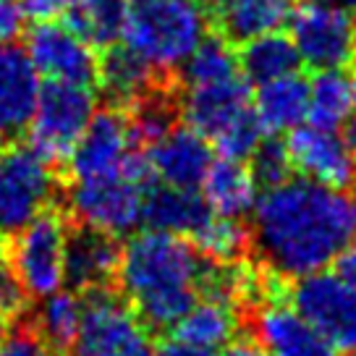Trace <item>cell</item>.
Here are the masks:
<instances>
[{
    "mask_svg": "<svg viewBox=\"0 0 356 356\" xmlns=\"http://www.w3.org/2000/svg\"><path fill=\"white\" fill-rule=\"evenodd\" d=\"M24 19L22 0H0V44H11L22 37Z\"/></svg>",
    "mask_w": 356,
    "mask_h": 356,
    "instance_id": "obj_35",
    "label": "cell"
},
{
    "mask_svg": "<svg viewBox=\"0 0 356 356\" xmlns=\"http://www.w3.org/2000/svg\"><path fill=\"white\" fill-rule=\"evenodd\" d=\"M147 186H139L126 176L84 178L74 181L68 191V215L92 231L108 236H126L142 222Z\"/></svg>",
    "mask_w": 356,
    "mask_h": 356,
    "instance_id": "obj_9",
    "label": "cell"
},
{
    "mask_svg": "<svg viewBox=\"0 0 356 356\" xmlns=\"http://www.w3.org/2000/svg\"><path fill=\"white\" fill-rule=\"evenodd\" d=\"M131 0H74L66 11V22L92 47H111L121 40L126 13Z\"/></svg>",
    "mask_w": 356,
    "mask_h": 356,
    "instance_id": "obj_28",
    "label": "cell"
},
{
    "mask_svg": "<svg viewBox=\"0 0 356 356\" xmlns=\"http://www.w3.org/2000/svg\"><path fill=\"white\" fill-rule=\"evenodd\" d=\"M346 356H356V351H346Z\"/></svg>",
    "mask_w": 356,
    "mask_h": 356,
    "instance_id": "obj_45",
    "label": "cell"
},
{
    "mask_svg": "<svg viewBox=\"0 0 356 356\" xmlns=\"http://www.w3.org/2000/svg\"><path fill=\"white\" fill-rule=\"evenodd\" d=\"M252 173H254L257 184L259 186H275L280 181L291 178V155L289 147H286V139H278L275 134H265L262 142L257 145V149L252 152Z\"/></svg>",
    "mask_w": 356,
    "mask_h": 356,
    "instance_id": "obj_32",
    "label": "cell"
},
{
    "mask_svg": "<svg viewBox=\"0 0 356 356\" xmlns=\"http://www.w3.org/2000/svg\"><path fill=\"white\" fill-rule=\"evenodd\" d=\"M163 81V74L136 56L129 44H111L105 47L102 60H97V84L111 97L113 105H131Z\"/></svg>",
    "mask_w": 356,
    "mask_h": 356,
    "instance_id": "obj_22",
    "label": "cell"
},
{
    "mask_svg": "<svg viewBox=\"0 0 356 356\" xmlns=\"http://www.w3.org/2000/svg\"><path fill=\"white\" fill-rule=\"evenodd\" d=\"M200 194L215 215L244 218L254 210L259 200V184L252 168L246 165V160L220 157L212 160L207 168L200 184Z\"/></svg>",
    "mask_w": 356,
    "mask_h": 356,
    "instance_id": "obj_20",
    "label": "cell"
},
{
    "mask_svg": "<svg viewBox=\"0 0 356 356\" xmlns=\"http://www.w3.org/2000/svg\"><path fill=\"white\" fill-rule=\"evenodd\" d=\"M236 327L238 312L234 304L204 296V301H194L189 312L173 325V338L207 351H218L231 338H236Z\"/></svg>",
    "mask_w": 356,
    "mask_h": 356,
    "instance_id": "obj_25",
    "label": "cell"
},
{
    "mask_svg": "<svg viewBox=\"0 0 356 356\" xmlns=\"http://www.w3.org/2000/svg\"><path fill=\"white\" fill-rule=\"evenodd\" d=\"M178 68L186 87H202L238 76V60L231 50V42H225L218 34L204 37Z\"/></svg>",
    "mask_w": 356,
    "mask_h": 356,
    "instance_id": "obj_30",
    "label": "cell"
},
{
    "mask_svg": "<svg viewBox=\"0 0 356 356\" xmlns=\"http://www.w3.org/2000/svg\"><path fill=\"white\" fill-rule=\"evenodd\" d=\"M26 56L37 74L71 84H97V58L92 44L68 24L34 22L26 34Z\"/></svg>",
    "mask_w": 356,
    "mask_h": 356,
    "instance_id": "obj_11",
    "label": "cell"
},
{
    "mask_svg": "<svg viewBox=\"0 0 356 356\" xmlns=\"http://www.w3.org/2000/svg\"><path fill=\"white\" fill-rule=\"evenodd\" d=\"M265 129L257 118L254 108L246 111L241 118H236L228 129H222L215 139H212V147L218 149L220 157H231V160H249L252 152L257 149V145L262 142L265 136Z\"/></svg>",
    "mask_w": 356,
    "mask_h": 356,
    "instance_id": "obj_31",
    "label": "cell"
},
{
    "mask_svg": "<svg viewBox=\"0 0 356 356\" xmlns=\"http://www.w3.org/2000/svg\"><path fill=\"white\" fill-rule=\"evenodd\" d=\"M0 155H3V136H0Z\"/></svg>",
    "mask_w": 356,
    "mask_h": 356,
    "instance_id": "obj_44",
    "label": "cell"
},
{
    "mask_svg": "<svg viewBox=\"0 0 356 356\" xmlns=\"http://www.w3.org/2000/svg\"><path fill=\"white\" fill-rule=\"evenodd\" d=\"M121 244L115 236L76 228L66 244V283L74 291L108 289L118 275Z\"/></svg>",
    "mask_w": 356,
    "mask_h": 356,
    "instance_id": "obj_19",
    "label": "cell"
},
{
    "mask_svg": "<svg viewBox=\"0 0 356 356\" xmlns=\"http://www.w3.org/2000/svg\"><path fill=\"white\" fill-rule=\"evenodd\" d=\"M252 323L267 356H335L338 351L293 304L265 301L254 309Z\"/></svg>",
    "mask_w": 356,
    "mask_h": 356,
    "instance_id": "obj_14",
    "label": "cell"
},
{
    "mask_svg": "<svg viewBox=\"0 0 356 356\" xmlns=\"http://www.w3.org/2000/svg\"><path fill=\"white\" fill-rule=\"evenodd\" d=\"M0 356H56V351L40 338L29 320H24L0 341Z\"/></svg>",
    "mask_w": 356,
    "mask_h": 356,
    "instance_id": "obj_33",
    "label": "cell"
},
{
    "mask_svg": "<svg viewBox=\"0 0 356 356\" xmlns=\"http://www.w3.org/2000/svg\"><path fill=\"white\" fill-rule=\"evenodd\" d=\"M58 178L53 165L29 145H16L0 155V234L13 236L40 212L53 207Z\"/></svg>",
    "mask_w": 356,
    "mask_h": 356,
    "instance_id": "obj_7",
    "label": "cell"
},
{
    "mask_svg": "<svg viewBox=\"0 0 356 356\" xmlns=\"http://www.w3.org/2000/svg\"><path fill=\"white\" fill-rule=\"evenodd\" d=\"M202 273L204 262L191 241L147 228L121 246L115 280L149 330H173L197 301Z\"/></svg>",
    "mask_w": 356,
    "mask_h": 356,
    "instance_id": "obj_2",
    "label": "cell"
},
{
    "mask_svg": "<svg viewBox=\"0 0 356 356\" xmlns=\"http://www.w3.org/2000/svg\"><path fill=\"white\" fill-rule=\"evenodd\" d=\"M40 301L42 304L37 307L34 317H29V325L56 354H68L79 335L84 299L79 296V291L60 289Z\"/></svg>",
    "mask_w": 356,
    "mask_h": 356,
    "instance_id": "obj_27",
    "label": "cell"
},
{
    "mask_svg": "<svg viewBox=\"0 0 356 356\" xmlns=\"http://www.w3.org/2000/svg\"><path fill=\"white\" fill-rule=\"evenodd\" d=\"M92 115H95L92 87L47 79V84H42L37 95L26 145L50 165L68 163Z\"/></svg>",
    "mask_w": 356,
    "mask_h": 356,
    "instance_id": "obj_4",
    "label": "cell"
},
{
    "mask_svg": "<svg viewBox=\"0 0 356 356\" xmlns=\"http://www.w3.org/2000/svg\"><path fill=\"white\" fill-rule=\"evenodd\" d=\"M71 3L74 0H22V8L32 22H56L66 16Z\"/></svg>",
    "mask_w": 356,
    "mask_h": 356,
    "instance_id": "obj_36",
    "label": "cell"
},
{
    "mask_svg": "<svg viewBox=\"0 0 356 356\" xmlns=\"http://www.w3.org/2000/svg\"><path fill=\"white\" fill-rule=\"evenodd\" d=\"M356 113V81L346 68H325L309 81L307 121L317 129L338 131Z\"/></svg>",
    "mask_w": 356,
    "mask_h": 356,
    "instance_id": "obj_24",
    "label": "cell"
},
{
    "mask_svg": "<svg viewBox=\"0 0 356 356\" xmlns=\"http://www.w3.org/2000/svg\"><path fill=\"white\" fill-rule=\"evenodd\" d=\"M291 304L341 351H356V286L335 270H320L296 280Z\"/></svg>",
    "mask_w": 356,
    "mask_h": 356,
    "instance_id": "obj_10",
    "label": "cell"
},
{
    "mask_svg": "<svg viewBox=\"0 0 356 356\" xmlns=\"http://www.w3.org/2000/svg\"><path fill=\"white\" fill-rule=\"evenodd\" d=\"M74 356H155L152 330L147 327L126 296L111 289L87 291Z\"/></svg>",
    "mask_w": 356,
    "mask_h": 356,
    "instance_id": "obj_5",
    "label": "cell"
},
{
    "mask_svg": "<svg viewBox=\"0 0 356 356\" xmlns=\"http://www.w3.org/2000/svg\"><path fill=\"white\" fill-rule=\"evenodd\" d=\"M333 265H335V273H338L341 278L348 280L351 286H356V244L346 246Z\"/></svg>",
    "mask_w": 356,
    "mask_h": 356,
    "instance_id": "obj_39",
    "label": "cell"
},
{
    "mask_svg": "<svg viewBox=\"0 0 356 356\" xmlns=\"http://www.w3.org/2000/svg\"><path fill=\"white\" fill-rule=\"evenodd\" d=\"M134 147L136 145L129 129V115L118 105H113L92 115L68 157V173L74 181L115 176L123 170V163Z\"/></svg>",
    "mask_w": 356,
    "mask_h": 356,
    "instance_id": "obj_12",
    "label": "cell"
},
{
    "mask_svg": "<svg viewBox=\"0 0 356 356\" xmlns=\"http://www.w3.org/2000/svg\"><path fill=\"white\" fill-rule=\"evenodd\" d=\"M6 259H8V244H6V236L0 234V267L6 265Z\"/></svg>",
    "mask_w": 356,
    "mask_h": 356,
    "instance_id": "obj_42",
    "label": "cell"
},
{
    "mask_svg": "<svg viewBox=\"0 0 356 356\" xmlns=\"http://www.w3.org/2000/svg\"><path fill=\"white\" fill-rule=\"evenodd\" d=\"M29 304V293L22 286V280L11 273V267H0V312L13 320V317H22Z\"/></svg>",
    "mask_w": 356,
    "mask_h": 356,
    "instance_id": "obj_34",
    "label": "cell"
},
{
    "mask_svg": "<svg viewBox=\"0 0 356 356\" xmlns=\"http://www.w3.org/2000/svg\"><path fill=\"white\" fill-rule=\"evenodd\" d=\"M202 8L218 37L241 44L289 24L293 0H202Z\"/></svg>",
    "mask_w": 356,
    "mask_h": 356,
    "instance_id": "obj_16",
    "label": "cell"
},
{
    "mask_svg": "<svg viewBox=\"0 0 356 356\" xmlns=\"http://www.w3.org/2000/svg\"><path fill=\"white\" fill-rule=\"evenodd\" d=\"M155 178L170 186L197 189L212 163L210 142L191 126H173L170 131L147 149Z\"/></svg>",
    "mask_w": 356,
    "mask_h": 356,
    "instance_id": "obj_17",
    "label": "cell"
},
{
    "mask_svg": "<svg viewBox=\"0 0 356 356\" xmlns=\"http://www.w3.org/2000/svg\"><path fill=\"white\" fill-rule=\"evenodd\" d=\"M204 29L202 0H131L121 37L123 44L165 76L194 53Z\"/></svg>",
    "mask_w": 356,
    "mask_h": 356,
    "instance_id": "obj_3",
    "label": "cell"
},
{
    "mask_svg": "<svg viewBox=\"0 0 356 356\" xmlns=\"http://www.w3.org/2000/svg\"><path fill=\"white\" fill-rule=\"evenodd\" d=\"M6 333H8V317L0 312V341L6 338Z\"/></svg>",
    "mask_w": 356,
    "mask_h": 356,
    "instance_id": "obj_43",
    "label": "cell"
},
{
    "mask_svg": "<svg viewBox=\"0 0 356 356\" xmlns=\"http://www.w3.org/2000/svg\"><path fill=\"white\" fill-rule=\"evenodd\" d=\"M246 111H252V89L241 74L215 84L189 87L181 100V115L186 126L200 131L207 142H212Z\"/></svg>",
    "mask_w": 356,
    "mask_h": 356,
    "instance_id": "obj_15",
    "label": "cell"
},
{
    "mask_svg": "<svg viewBox=\"0 0 356 356\" xmlns=\"http://www.w3.org/2000/svg\"><path fill=\"white\" fill-rule=\"evenodd\" d=\"M343 142L348 145V149H351V155L356 157V113L348 118V121L343 123Z\"/></svg>",
    "mask_w": 356,
    "mask_h": 356,
    "instance_id": "obj_40",
    "label": "cell"
},
{
    "mask_svg": "<svg viewBox=\"0 0 356 356\" xmlns=\"http://www.w3.org/2000/svg\"><path fill=\"white\" fill-rule=\"evenodd\" d=\"M309 79L291 71L286 76L262 81L254 95V113L267 134H283L307 121Z\"/></svg>",
    "mask_w": 356,
    "mask_h": 356,
    "instance_id": "obj_23",
    "label": "cell"
},
{
    "mask_svg": "<svg viewBox=\"0 0 356 356\" xmlns=\"http://www.w3.org/2000/svg\"><path fill=\"white\" fill-rule=\"evenodd\" d=\"M325 3H333V6H338V8L348 11L356 19V0H325Z\"/></svg>",
    "mask_w": 356,
    "mask_h": 356,
    "instance_id": "obj_41",
    "label": "cell"
},
{
    "mask_svg": "<svg viewBox=\"0 0 356 356\" xmlns=\"http://www.w3.org/2000/svg\"><path fill=\"white\" fill-rule=\"evenodd\" d=\"M291 165L304 178L323 186L351 191L356 186V157L338 131L317 126H296L286 136Z\"/></svg>",
    "mask_w": 356,
    "mask_h": 356,
    "instance_id": "obj_13",
    "label": "cell"
},
{
    "mask_svg": "<svg viewBox=\"0 0 356 356\" xmlns=\"http://www.w3.org/2000/svg\"><path fill=\"white\" fill-rule=\"evenodd\" d=\"M155 356H212V351L191 346L186 341H178V338H168L155 348Z\"/></svg>",
    "mask_w": 356,
    "mask_h": 356,
    "instance_id": "obj_37",
    "label": "cell"
},
{
    "mask_svg": "<svg viewBox=\"0 0 356 356\" xmlns=\"http://www.w3.org/2000/svg\"><path fill=\"white\" fill-rule=\"evenodd\" d=\"M218 356H267L257 338H231Z\"/></svg>",
    "mask_w": 356,
    "mask_h": 356,
    "instance_id": "obj_38",
    "label": "cell"
},
{
    "mask_svg": "<svg viewBox=\"0 0 356 356\" xmlns=\"http://www.w3.org/2000/svg\"><path fill=\"white\" fill-rule=\"evenodd\" d=\"M236 60H238V71L244 74L249 84H262L270 79L286 76L301 66L293 40L280 32H267L241 42Z\"/></svg>",
    "mask_w": 356,
    "mask_h": 356,
    "instance_id": "obj_26",
    "label": "cell"
},
{
    "mask_svg": "<svg viewBox=\"0 0 356 356\" xmlns=\"http://www.w3.org/2000/svg\"><path fill=\"white\" fill-rule=\"evenodd\" d=\"M189 238L202 259L222 262V265L238 262L252 249V231L241 222V218H225L215 212H210V218Z\"/></svg>",
    "mask_w": 356,
    "mask_h": 356,
    "instance_id": "obj_29",
    "label": "cell"
},
{
    "mask_svg": "<svg viewBox=\"0 0 356 356\" xmlns=\"http://www.w3.org/2000/svg\"><path fill=\"white\" fill-rule=\"evenodd\" d=\"M252 246L278 280L327 270L356 238V194L312 178L267 186L252 210Z\"/></svg>",
    "mask_w": 356,
    "mask_h": 356,
    "instance_id": "obj_1",
    "label": "cell"
},
{
    "mask_svg": "<svg viewBox=\"0 0 356 356\" xmlns=\"http://www.w3.org/2000/svg\"><path fill=\"white\" fill-rule=\"evenodd\" d=\"M66 218L53 207L13 234L8 265L29 299H44L66 286Z\"/></svg>",
    "mask_w": 356,
    "mask_h": 356,
    "instance_id": "obj_6",
    "label": "cell"
},
{
    "mask_svg": "<svg viewBox=\"0 0 356 356\" xmlns=\"http://www.w3.org/2000/svg\"><path fill=\"white\" fill-rule=\"evenodd\" d=\"M291 40L312 71L348 68L356 60V19L325 0H309L289 19Z\"/></svg>",
    "mask_w": 356,
    "mask_h": 356,
    "instance_id": "obj_8",
    "label": "cell"
},
{
    "mask_svg": "<svg viewBox=\"0 0 356 356\" xmlns=\"http://www.w3.org/2000/svg\"><path fill=\"white\" fill-rule=\"evenodd\" d=\"M40 87L26 50L0 44V136H16L29 126Z\"/></svg>",
    "mask_w": 356,
    "mask_h": 356,
    "instance_id": "obj_18",
    "label": "cell"
},
{
    "mask_svg": "<svg viewBox=\"0 0 356 356\" xmlns=\"http://www.w3.org/2000/svg\"><path fill=\"white\" fill-rule=\"evenodd\" d=\"M210 207L202 200L197 189L170 186V184H152L145 191L142 222L147 228L165 231L176 236H191L202 222L210 218Z\"/></svg>",
    "mask_w": 356,
    "mask_h": 356,
    "instance_id": "obj_21",
    "label": "cell"
},
{
    "mask_svg": "<svg viewBox=\"0 0 356 356\" xmlns=\"http://www.w3.org/2000/svg\"><path fill=\"white\" fill-rule=\"evenodd\" d=\"M354 81H356V79H354Z\"/></svg>",
    "mask_w": 356,
    "mask_h": 356,
    "instance_id": "obj_46",
    "label": "cell"
}]
</instances>
